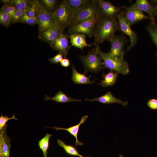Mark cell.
I'll use <instances>...</instances> for the list:
<instances>
[{
  "instance_id": "obj_1",
  "label": "cell",
  "mask_w": 157,
  "mask_h": 157,
  "mask_svg": "<svg viewBox=\"0 0 157 157\" xmlns=\"http://www.w3.org/2000/svg\"><path fill=\"white\" fill-rule=\"evenodd\" d=\"M116 17L102 15L95 26L93 34L94 44L96 46L106 40L109 41L115 35V33L119 31Z\"/></svg>"
},
{
  "instance_id": "obj_2",
  "label": "cell",
  "mask_w": 157,
  "mask_h": 157,
  "mask_svg": "<svg viewBox=\"0 0 157 157\" xmlns=\"http://www.w3.org/2000/svg\"><path fill=\"white\" fill-rule=\"evenodd\" d=\"M98 53L101 59L103 61L104 68L109 69L123 75H126L129 73V69L128 63L124 58L111 56L108 53L102 51L99 47Z\"/></svg>"
},
{
  "instance_id": "obj_3",
  "label": "cell",
  "mask_w": 157,
  "mask_h": 157,
  "mask_svg": "<svg viewBox=\"0 0 157 157\" xmlns=\"http://www.w3.org/2000/svg\"><path fill=\"white\" fill-rule=\"evenodd\" d=\"M102 15L97 0H93L90 3L74 11L69 27L83 20Z\"/></svg>"
},
{
  "instance_id": "obj_4",
  "label": "cell",
  "mask_w": 157,
  "mask_h": 157,
  "mask_svg": "<svg viewBox=\"0 0 157 157\" xmlns=\"http://www.w3.org/2000/svg\"><path fill=\"white\" fill-rule=\"evenodd\" d=\"M99 47L96 46L92 50L89 51L86 55H80L79 58L82 63L84 69V74L89 72L97 73L104 68V64L101 61L98 53Z\"/></svg>"
},
{
  "instance_id": "obj_5",
  "label": "cell",
  "mask_w": 157,
  "mask_h": 157,
  "mask_svg": "<svg viewBox=\"0 0 157 157\" xmlns=\"http://www.w3.org/2000/svg\"><path fill=\"white\" fill-rule=\"evenodd\" d=\"M34 1L36 6L39 32H40L52 26L55 21L53 13L47 9L39 1L34 0Z\"/></svg>"
},
{
  "instance_id": "obj_6",
  "label": "cell",
  "mask_w": 157,
  "mask_h": 157,
  "mask_svg": "<svg viewBox=\"0 0 157 157\" xmlns=\"http://www.w3.org/2000/svg\"><path fill=\"white\" fill-rule=\"evenodd\" d=\"M102 15L83 20L73 26L69 27V35L81 33L90 38L93 36L95 26Z\"/></svg>"
},
{
  "instance_id": "obj_7",
  "label": "cell",
  "mask_w": 157,
  "mask_h": 157,
  "mask_svg": "<svg viewBox=\"0 0 157 157\" xmlns=\"http://www.w3.org/2000/svg\"><path fill=\"white\" fill-rule=\"evenodd\" d=\"M55 21L65 28L68 26L72 15V12L65 0L62 1L53 13Z\"/></svg>"
},
{
  "instance_id": "obj_8",
  "label": "cell",
  "mask_w": 157,
  "mask_h": 157,
  "mask_svg": "<svg viewBox=\"0 0 157 157\" xmlns=\"http://www.w3.org/2000/svg\"><path fill=\"white\" fill-rule=\"evenodd\" d=\"M119 8V10L130 27L139 21L149 19V16L145 15L142 12L135 9L131 6L128 7L124 6Z\"/></svg>"
},
{
  "instance_id": "obj_9",
  "label": "cell",
  "mask_w": 157,
  "mask_h": 157,
  "mask_svg": "<svg viewBox=\"0 0 157 157\" xmlns=\"http://www.w3.org/2000/svg\"><path fill=\"white\" fill-rule=\"evenodd\" d=\"M109 41L111 47L108 53L113 57L124 58V47L127 42L125 35L123 33L119 36H115Z\"/></svg>"
},
{
  "instance_id": "obj_10",
  "label": "cell",
  "mask_w": 157,
  "mask_h": 157,
  "mask_svg": "<svg viewBox=\"0 0 157 157\" xmlns=\"http://www.w3.org/2000/svg\"><path fill=\"white\" fill-rule=\"evenodd\" d=\"M116 17L118 19L120 30L122 31L124 34V33L128 36L130 38V44L127 49V51H128L133 47L137 43V34L128 25L119 9Z\"/></svg>"
},
{
  "instance_id": "obj_11",
  "label": "cell",
  "mask_w": 157,
  "mask_h": 157,
  "mask_svg": "<svg viewBox=\"0 0 157 157\" xmlns=\"http://www.w3.org/2000/svg\"><path fill=\"white\" fill-rule=\"evenodd\" d=\"M65 29L55 21L51 27L44 31L39 32L38 38L49 44L63 33Z\"/></svg>"
},
{
  "instance_id": "obj_12",
  "label": "cell",
  "mask_w": 157,
  "mask_h": 157,
  "mask_svg": "<svg viewBox=\"0 0 157 157\" xmlns=\"http://www.w3.org/2000/svg\"><path fill=\"white\" fill-rule=\"evenodd\" d=\"M69 35L63 33L60 34L55 40L49 44L54 50L57 51L62 54L64 58H66L70 47L69 44Z\"/></svg>"
},
{
  "instance_id": "obj_13",
  "label": "cell",
  "mask_w": 157,
  "mask_h": 157,
  "mask_svg": "<svg viewBox=\"0 0 157 157\" xmlns=\"http://www.w3.org/2000/svg\"><path fill=\"white\" fill-rule=\"evenodd\" d=\"M133 8L143 12H145L149 15L151 24H156L155 17L157 15V7L151 4L147 0H137L131 5Z\"/></svg>"
},
{
  "instance_id": "obj_14",
  "label": "cell",
  "mask_w": 157,
  "mask_h": 157,
  "mask_svg": "<svg viewBox=\"0 0 157 157\" xmlns=\"http://www.w3.org/2000/svg\"><path fill=\"white\" fill-rule=\"evenodd\" d=\"M6 124L0 132V157H10L11 141L6 133Z\"/></svg>"
},
{
  "instance_id": "obj_15",
  "label": "cell",
  "mask_w": 157,
  "mask_h": 157,
  "mask_svg": "<svg viewBox=\"0 0 157 157\" xmlns=\"http://www.w3.org/2000/svg\"><path fill=\"white\" fill-rule=\"evenodd\" d=\"M97 1L101 14L108 17H116L119 8H117L108 1L98 0Z\"/></svg>"
},
{
  "instance_id": "obj_16",
  "label": "cell",
  "mask_w": 157,
  "mask_h": 157,
  "mask_svg": "<svg viewBox=\"0 0 157 157\" xmlns=\"http://www.w3.org/2000/svg\"><path fill=\"white\" fill-rule=\"evenodd\" d=\"M85 100L90 101H98L104 104L117 103L124 106L127 105L128 103L127 101H124L116 98L110 92H108L98 97L92 99L85 98Z\"/></svg>"
},
{
  "instance_id": "obj_17",
  "label": "cell",
  "mask_w": 157,
  "mask_h": 157,
  "mask_svg": "<svg viewBox=\"0 0 157 157\" xmlns=\"http://www.w3.org/2000/svg\"><path fill=\"white\" fill-rule=\"evenodd\" d=\"M85 34L78 33L70 34L69 35L71 46H74L83 50L85 47H91L92 44H88L86 41Z\"/></svg>"
},
{
  "instance_id": "obj_18",
  "label": "cell",
  "mask_w": 157,
  "mask_h": 157,
  "mask_svg": "<svg viewBox=\"0 0 157 157\" xmlns=\"http://www.w3.org/2000/svg\"><path fill=\"white\" fill-rule=\"evenodd\" d=\"M88 117V116L87 115H83L82 117L80 122L78 124L68 128H64L56 127H51V128L52 129H54L56 131L64 130L67 131L75 137L76 139L75 145L76 146L83 145V143L81 142H80L78 139V134L80 126L81 124L84 123Z\"/></svg>"
},
{
  "instance_id": "obj_19",
  "label": "cell",
  "mask_w": 157,
  "mask_h": 157,
  "mask_svg": "<svg viewBox=\"0 0 157 157\" xmlns=\"http://www.w3.org/2000/svg\"><path fill=\"white\" fill-rule=\"evenodd\" d=\"M72 76L71 80L76 84H93L95 80L91 81L90 80L91 75L86 76L85 74L78 72L75 69L74 65H72Z\"/></svg>"
},
{
  "instance_id": "obj_20",
  "label": "cell",
  "mask_w": 157,
  "mask_h": 157,
  "mask_svg": "<svg viewBox=\"0 0 157 157\" xmlns=\"http://www.w3.org/2000/svg\"><path fill=\"white\" fill-rule=\"evenodd\" d=\"M44 100H51L57 103H67L72 101L80 102V99H74L67 96L61 90H59L53 97H51L46 95L44 96Z\"/></svg>"
},
{
  "instance_id": "obj_21",
  "label": "cell",
  "mask_w": 157,
  "mask_h": 157,
  "mask_svg": "<svg viewBox=\"0 0 157 157\" xmlns=\"http://www.w3.org/2000/svg\"><path fill=\"white\" fill-rule=\"evenodd\" d=\"M118 73L111 70L106 74L103 73L102 76L104 80L100 81L98 84L103 87H108L113 85L116 81Z\"/></svg>"
},
{
  "instance_id": "obj_22",
  "label": "cell",
  "mask_w": 157,
  "mask_h": 157,
  "mask_svg": "<svg viewBox=\"0 0 157 157\" xmlns=\"http://www.w3.org/2000/svg\"><path fill=\"white\" fill-rule=\"evenodd\" d=\"M93 0H65L73 13L83 7L90 3Z\"/></svg>"
},
{
  "instance_id": "obj_23",
  "label": "cell",
  "mask_w": 157,
  "mask_h": 157,
  "mask_svg": "<svg viewBox=\"0 0 157 157\" xmlns=\"http://www.w3.org/2000/svg\"><path fill=\"white\" fill-rule=\"evenodd\" d=\"M57 144L60 147H63L66 152L69 154L80 157H84L82 156L78 153L74 147L72 145L66 144L64 142L60 139L57 140Z\"/></svg>"
},
{
  "instance_id": "obj_24",
  "label": "cell",
  "mask_w": 157,
  "mask_h": 157,
  "mask_svg": "<svg viewBox=\"0 0 157 157\" xmlns=\"http://www.w3.org/2000/svg\"><path fill=\"white\" fill-rule=\"evenodd\" d=\"M52 136L51 134H46L38 142V145L43 152V157H47V150L49 146V139Z\"/></svg>"
},
{
  "instance_id": "obj_25",
  "label": "cell",
  "mask_w": 157,
  "mask_h": 157,
  "mask_svg": "<svg viewBox=\"0 0 157 157\" xmlns=\"http://www.w3.org/2000/svg\"><path fill=\"white\" fill-rule=\"evenodd\" d=\"M32 1L26 0H13L12 4L17 10L26 9L32 4Z\"/></svg>"
},
{
  "instance_id": "obj_26",
  "label": "cell",
  "mask_w": 157,
  "mask_h": 157,
  "mask_svg": "<svg viewBox=\"0 0 157 157\" xmlns=\"http://www.w3.org/2000/svg\"><path fill=\"white\" fill-rule=\"evenodd\" d=\"M2 1L3 4L1 9L0 11L4 12L11 16L17 10L15 7L12 5V0Z\"/></svg>"
},
{
  "instance_id": "obj_27",
  "label": "cell",
  "mask_w": 157,
  "mask_h": 157,
  "mask_svg": "<svg viewBox=\"0 0 157 157\" xmlns=\"http://www.w3.org/2000/svg\"><path fill=\"white\" fill-rule=\"evenodd\" d=\"M146 28L149 33L152 40L157 47V25L151 23L147 25Z\"/></svg>"
},
{
  "instance_id": "obj_28",
  "label": "cell",
  "mask_w": 157,
  "mask_h": 157,
  "mask_svg": "<svg viewBox=\"0 0 157 157\" xmlns=\"http://www.w3.org/2000/svg\"><path fill=\"white\" fill-rule=\"evenodd\" d=\"M21 23L30 25L38 24V21L36 17H31L29 16L26 13V9L25 10Z\"/></svg>"
},
{
  "instance_id": "obj_29",
  "label": "cell",
  "mask_w": 157,
  "mask_h": 157,
  "mask_svg": "<svg viewBox=\"0 0 157 157\" xmlns=\"http://www.w3.org/2000/svg\"><path fill=\"white\" fill-rule=\"evenodd\" d=\"M25 10H17L10 16V24H12L21 22Z\"/></svg>"
},
{
  "instance_id": "obj_30",
  "label": "cell",
  "mask_w": 157,
  "mask_h": 157,
  "mask_svg": "<svg viewBox=\"0 0 157 157\" xmlns=\"http://www.w3.org/2000/svg\"><path fill=\"white\" fill-rule=\"evenodd\" d=\"M10 16L1 11H0V23L5 27H8L10 24Z\"/></svg>"
},
{
  "instance_id": "obj_31",
  "label": "cell",
  "mask_w": 157,
  "mask_h": 157,
  "mask_svg": "<svg viewBox=\"0 0 157 157\" xmlns=\"http://www.w3.org/2000/svg\"><path fill=\"white\" fill-rule=\"evenodd\" d=\"M41 3L49 10H53L55 7L57 1L56 0H42Z\"/></svg>"
},
{
  "instance_id": "obj_32",
  "label": "cell",
  "mask_w": 157,
  "mask_h": 157,
  "mask_svg": "<svg viewBox=\"0 0 157 157\" xmlns=\"http://www.w3.org/2000/svg\"><path fill=\"white\" fill-rule=\"evenodd\" d=\"M11 119H14L16 120H18L17 119L16 117L15 114H13L11 117H9L8 116H3L2 113L1 114L0 117V131L1 130L6 124L8 120Z\"/></svg>"
},
{
  "instance_id": "obj_33",
  "label": "cell",
  "mask_w": 157,
  "mask_h": 157,
  "mask_svg": "<svg viewBox=\"0 0 157 157\" xmlns=\"http://www.w3.org/2000/svg\"><path fill=\"white\" fill-rule=\"evenodd\" d=\"M26 12L28 15L31 17H36V6L34 1H32L31 5L26 9Z\"/></svg>"
},
{
  "instance_id": "obj_34",
  "label": "cell",
  "mask_w": 157,
  "mask_h": 157,
  "mask_svg": "<svg viewBox=\"0 0 157 157\" xmlns=\"http://www.w3.org/2000/svg\"><path fill=\"white\" fill-rule=\"evenodd\" d=\"M63 56L62 54L59 52L54 57L50 58L49 60L52 63L58 64L63 59Z\"/></svg>"
},
{
  "instance_id": "obj_35",
  "label": "cell",
  "mask_w": 157,
  "mask_h": 157,
  "mask_svg": "<svg viewBox=\"0 0 157 157\" xmlns=\"http://www.w3.org/2000/svg\"><path fill=\"white\" fill-rule=\"evenodd\" d=\"M147 105L151 109L157 110V99H152L147 101Z\"/></svg>"
},
{
  "instance_id": "obj_36",
  "label": "cell",
  "mask_w": 157,
  "mask_h": 157,
  "mask_svg": "<svg viewBox=\"0 0 157 157\" xmlns=\"http://www.w3.org/2000/svg\"><path fill=\"white\" fill-rule=\"evenodd\" d=\"M60 64L62 67L65 68L69 67L71 65L70 60L67 58H63L60 61Z\"/></svg>"
},
{
  "instance_id": "obj_37",
  "label": "cell",
  "mask_w": 157,
  "mask_h": 157,
  "mask_svg": "<svg viewBox=\"0 0 157 157\" xmlns=\"http://www.w3.org/2000/svg\"><path fill=\"white\" fill-rule=\"evenodd\" d=\"M119 157H123L124 156L121 154L119 155Z\"/></svg>"
},
{
  "instance_id": "obj_38",
  "label": "cell",
  "mask_w": 157,
  "mask_h": 157,
  "mask_svg": "<svg viewBox=\"0 0 157 157\" xmlns=\"http://www.w3.org/2000/svg\"><path fill=\"white\" fill-rule=\"evenodd\" d=\"M156 55L157 60V52L156 53Z\"/></svg>"
},
{
  "instance_id": "obj_39",
  "label": "cell",
  "mask_w": 157,
  "mask_h": 157,
  "mask_svg": "<svg viewBox=\"0 0 157 157\" xmlns=\"http://www.w3.org/2000/svg\"></svg>"
}]
</instances>
